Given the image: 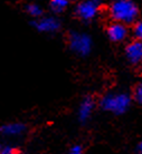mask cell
I'll list each match as a JSON object with an SVG mask.
<instances>
[{
    "mask_svg": "<svg viewBox=\"0 0 142 154\" xmlns=\"http://www.w3.org/2000/svg\"><path fill=\"white\" fill-rule=\"evenodd\" d=\"M110 16L116 23L130 25L138 18V6L132 0H113L110 6Z\"/></svg>",
    "mask_w": 142,
    "mask_h": 154,
    "instance_id": "1",
    "label": "cell"
},
{
    "mask_svg": "<svg viewBox=\"0 0 142 154\" xmlns=\"http://www.w3.org/2000/svg\"><path fill=\"white\" fill-rule=\"evenodd\" d=\"M131 98L128 94L118 93V94H106L101 100L100 105L104 111L114 113L116 115L123 114L130 107Z\"/></svg>",
    "mask_w": 142,
    "mask_h": 154,
    "instance_id": "2",
    "label": "cell"
},
{
    "mask_svg": "<svg viewBox=\"0 0 142 154\" xmlns=\"http://www.w3.org/2000/svg\"><path fill=\"white\" fill-rule=\"evenodd\" d=\"M68 44L71 49L81 56L90 54L92 48V40L85 34H80L72 31L68 34Z\"/></svg>",
    "mask_w": 142,
    "mask_h": 154,
    "instance_id": "3",
    "label": "cell"
},
{
    "mask_svg": "<svg viewBox=\"0 0 142 154\" xmlns=\"http://www.w3.org/2000/svg\"><path fill=\"white\" fill-rule=\"evenodd\" d=\"M100 0H86L77 6L76 16L81 20L88 21L93 19L100 9Z\"/></svg>",
    "mask_w": 142,
    "mask_h": 154,
    "instance_id": "4",
    "label": "cell"
},
{
    "mask_svg": "<svg viewBox=\"0 0 142 154\" xmlns=\"http://www.w3.org/2000/svg\"><path fill=\"white\" fill-rule=\"evenodd\" d=\"M106 35L110 38V40L114 42H123L128 36V28L124 23H110L106 28Z\"/></svg>",
    "mask_w": 142,
    "mask_h": 154,
    "instance_id": "5",
    "label": "cell"
},
{
    "mask_svg": "<svg viewBox=\"0 0 142 154\" xmlns=\"http://www.w3.org/2000/svg\"><path fill=\"white\" fill-rule=\"evenodd\" d=\"M125 56L128 60L133 65L142 63V42L135 39L133 42H129L125 47Z\"/></svg>",
    "mask_w": 142,
    "mask_h": 154,
    "instance_id": "6",
    "label": "cell"
},
{
    "mask_svg": "<svg viewBox=\"0 0 142 154\" xmlns=\"http://www.w3.org/2000/svg\"><path fill=\"white\" fill-rule=\"evenodd\" d=\"M33 25L37 30L42 31V32H53V31L58 30L59 26H61L59 21L53 17L38 18L33 23Z\"/></svg>",
    "mask_w": 142,
    "mask_h": 154,
    "instance_id": "7",
    "label": "cell"
},
{
    "mask_svg": "<svg viewBox=\"0 0 142 154\" xmlns=\"http://www.w3.org/2000/svg\"><path fill=\"white\" fill-rule=\"evenodd\" d=\"M94 106H95V100L92 96H86L82 100L80 105V111H78V119L82 123H85L86 121H88L94 109Z\"/></svg>",
    "mask_w": 142,
    "mask_h": 154,
    "instance_id": "8",
    "label": "cell"
},
{
    "mask_svg": "<svg viewBox=\"0 0 142 154\" xmlns=\"http://www.w3.org/2000/svg\"><path fill=\"white\" fill-rule=\"evenodd\" d=\"M26 126L23 123H8L0 126V134L5 136H17L23 134Z\"/></svg>",
    "mask_w": 142,
    "mask_h": 154,
    "instance_id": "9",
    "label": "cell"
},
{
    "mask_svg": "<svg viewBox=\"0 0 142 154\" xmlns=\"http://www.w3.org/2000/svg\"><path fill=\"white\" fill-rule=\"evenodd\" d=\"M68 6V0H50V8L56 14L64 11Z\"/></svg>",
    "mask_w": 142,
    "mask_h": 154,
    "instance_id": "10",
    "label": "cell"
},
{
    "mask_svg": "<svg viewBox=\"0 0 142 154\" xmlns=\"http://www.w3.org/2000/svg\"><path fill=\"white\" fill-rule=\"evenodd\" d=\"M26 10L31 17H34V18H40L43 16V10L42 8L39 7L38 5H35V4H30V5H27V7H26Z\"/></svg>",
    "mask_w": 142,
    "mask_h": 154,
    "instance_id": "11",
    "label": "cell"
},
{
    "mask_svg": "<svg viewBox=\"0 0 142 154\" xmlns=\"http://www.w3.org/2000/svg\"><path fill=\"white\" fill-rule=\"evenodd\" d=\"M133 98L138 104L142 105V83L137 85L133 89Z\"/></svg>",
    "mask_w": 142,
    "mask_h": 154,
    "instance_id": "12",
    "label": "cell"
},
{
    "mask_svg": "<svg viewBox=\"0 0 142 154\" xmlns=\"http://www.w3.org/2000/svg\"><path fill=\"white\" fill-rule=\"evenodd\" d=\"M133 35L135 39L139 42H142V21H138L133 26Z\"/></svg>",
    "mask_w": 142,
    "mask_h": 154,
    "instance_id": "13",
    "label": "cell"
},
{
    "mask_svg": "<svg viewBox=\"0 0 142 154\" xmlns=\"http://www.w3.org/2000/svg\"><path fill=\"white\" fill-rule=\"evenodd\" d=\"M0 154H20V153L16 150V149H14V147L6 146V147H2V149H1Z\"/></svg>",
    "mask_w": 142,
    "mask_h": 154,
    "instance_id": "14",
    "label": "cell"
},
{
    "mask_svg": "<svg viewBox=\"0 0 142 154\" xmlns=\"http://www.w3.org/2000/svg\"><path fill=\"white\" fill-rule=\"evenodd\" d=\"M69 154H83V147L81 145H74L69 151Z\"/></svg>",
    "mask_w": 142,
    "mask_h": 154,
    "instance_id": "15",
    "label": "cell"
},
{
    "mask_svg": "<svg viewBox=\"0 0 142 154\" xmlns=\"http://www.w3.org/2000/svg\"><path fill=\"white\" fill-rule=\"evenodd\" d=\"M137 154H142V141L138 144L137 146Z\"/></svg>",
    "mask_w": 142,
    "mask_h": 154,
    "instance_id": "16",
    "label": "cell"
},
{
    "mask_svg": "<svg viewBox=\"0 0 142 154\" xmlns=\"http://www.w3.org/2000/svg\"><path fill=\"white\" fill-rule=\"evenodd\" d=\"M0 151H1V150H0Z\"/></svg>",
    "mask_w": 142,
    "mask_h": 154,
    "instance_id": "17",
    "label": "cell"
}]
</instances>
